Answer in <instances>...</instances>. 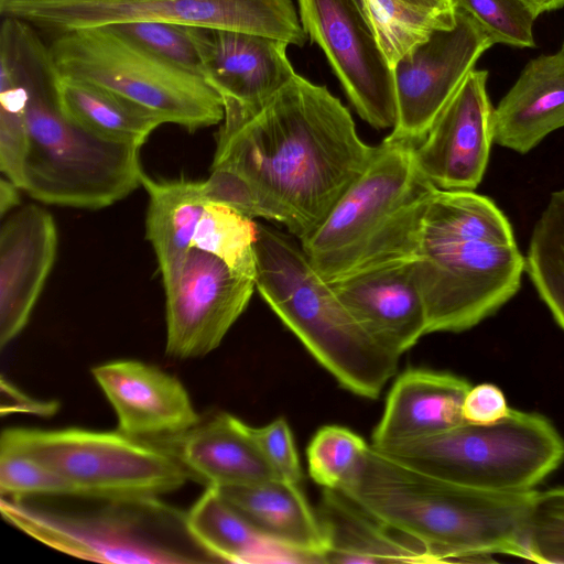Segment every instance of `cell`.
<instances>
[{
    "instance_id": "obj_1",
    "label": "cell",
    "mask_w": 564,
    "mask_h": 564,
    "mask_svg": "<svg viewBox=\"0 0 564 564\" xmlns=\"http://www.w3.org/2000/svg\"><path fill=\"white\" fill-rule=\"evenodd\" d=\"M212 165L250 185L261 218L300 240L366 169L377 147L358 135L349 110L325 86L296 74L252 118L217 133Z\"/></svg>"
},
{
    "instance_id": "obj_2",
    "label": "cell",
    "mask_w": 564,
    "mask_h": 564,
    "mask_svg": "<svg viewBox=\"0 0 564 564\" xmlns=\"http://www.w3.org/2000/svg\"><path fill=\"white\" fill-rule=\"evenodd\" d=\"M339 491L422 544L436 563L527 556L534 489L496 492L456 485L404 466L370 445L359 471Z\"/></svg>"
},
{
    "instance_id": "obj_3",
    "label": "cell",
    "mask_w": 564,
    "mask_h": 564,
    "mask_svg": "<svg viewBox=\"0 0 564 564\" xmlns=\"http://www.w3.org/2000/svg\"><path fill=\"white\" fill-rule=\"evenodd\" d=\"M0 45L11 53L28 93L22 191L47 205L101 209L137 189L141 148L104 139L64 116L48 47L32 25L3 18Z\"/></svg>"
},
{
    "instance_id": "obj_4",
    "label": "cell",
    "mask_w": 564,
    "mask_h": 564,
    "mask_svg": "<svg viewBox=\"0 0 564 564\" xmlns=\"http://www.w3.org/2000/svg\"><path fill=\"white\" fill-rule=\"evenodd\" d=\"M415 147L386 138L301 248L328 283L413 260L425 208L437 187L421 172Z\"/></svg>"
},
{
    "instance_id": "obj_5",
    "label": "cell",
    "mask_w": 564,
    "mask_h": 564,
    "mask_svg": "<svg viewBox=\"0 0 564 564\" xmlns=\"http://www.w3.org/2000/svg\"><path fill=\"white\" fill-rule=\"evenodd\" d=\"M256 289L315 360L348 391L377 399L400 357L378 344L290 237L258 224Z\"/></svg>"
},
{
    "instance_id": "obj_6",
    "label": "cell",
    "mask_w": 564,
    "mask_h": 564,
    "mask_svg": "<svg viewBox=\"0 0 564 564\" xmlns=\"http://www.w3.org/2000/svg\"><path fill=\"white\" fill-rule=\"evenodd\" d=\"M372 447L438 479L496 492L533 490L564 460V440L554 425L514 409L492 424L465 422L429 437Z\"/></svg>"
},
{
    "instance_id": "obj_7",
    "label": "cell",
    "mask_w": 564,
    "mask_h": 564,
    "mask_svg": "<svg viewBox=\"0 0 564 564\" xmlns=\"http://www.w3.org/2000/svg\"><path fill=\"white\" fill-rule=\"evenodd\" d=\"M2 517L30 536L66 554L101 563L214 561L195 541L186 513L159 498L106 500L95 511L42 509L1 498Z\"/></svg>"
},
{
    "instance_id": "obj_8",
    "label": "cell",
    "mask_w": 564,
    "mask_h": 564,
    "mask_svg": "<svg viewBox=\"0 0 564 564\" xmlns=\"http://www.w3.org/2000/svg\"><path fill=\"white\" fill-rule=\"evenodd\" d=\"M48 47L54 72L116 93L193 132L224 119L219 95L200 75L183 69L111 25L58 33Z\"/></svg>"
},
{
    "instance_id": "obj_9",
    "label": "cell",
    "mask_w": 564,
    "mask_h": 564,
    "mask_svg": "<svg viewBox=\"0 0 564 564\" xmlns=\"http://www.w3.org/2000/svg\"><path fill=\"white\" fill-rule=\"evenodd\" d=\"M0 440L34 454L66 484L69 496L79 498H159L191 476L164 446L120 431L12 427Z\"/></svg>"
},
{
    "instance_id": "obj_10",
    "label": "cell",
    "mask_w": 564,
    "mask_h": 564,
    "mask_svg": "<svg viewBox=\"0 0 564 564\" xmlns=\"http://www.w3.org/2000/svg\"><path fill=\"white\" fill-rule=\"evenodd\" d=\"M2 18L57 34L135 21L254 33L303 46L293 0H0Z\"/></svg>"
},
{
    "instance_id": "obj_11",
    "label": "cell",
    "mask_w": 564,
    "mask_h": 564,
    "mask_svg": "<svg viewBox=\"0 0 564 564\" xmlns=\"http://www.w3.org/2000/svg\"><path fill=\"white\" fill-rule=\"evenodd\" d=\"M427 334L459 333L494 315L521 288L525 258L517 243H421L412 260Z\"/></svg>"
},
{
    "instance_id": "obj_12",
    "label": "cell",
    "mask_w": 564,
    "mask_h": 564,
    "mask_svg": "<svg viewBox=\"0 0 564 564\" xmlns=\"http://www.w3.org/2000/svg\"><path fill=\"white\" fill-rule=\"evenodd\" d=\"M304 32L327 57L362 120L393 128L397 102L390 66L361 0H297Z\"/></svg>"
},
{
    "instance_id": "obj_13",
    "label": "cell",
    "mask_w": 564,
    "mask_h": 564,
    "mask_svg": "<svg viewBox=\"0 0 564 564\" xmlns=\"http://www.w3.org/2000/svg\"><path fill=\"white\" fill-rule=\"evenodd\" d=\"M494 45L465 11L455 24L435 29L392 66L397 121L387 137L416 147L479 57Z\"/></svg>"
},
{
    "instance_id": "obj_14",
    "label": "cell",
    "mask_w": 564,
    "mask_h": 564,
    "mask_svg": "<svg viewBox=\"0 0 564 564\" xmlns=\"http://www.w3.org/2000/svg\"><path fill=\"white\" fill-rule=\"evenodd\" d=\"M254 279L192 248L178 282L165 291L166 355L189 359L216 349L248 306Z\"/></svg>"
},
{
    "instance_id": "obj_15",
    "label": "cell",
    "mask_w": 564,
    "mask_h": 564,
    "mask_svg": "<svg viewBox=\"0 0 564 564\" xmlns=\"http://www.w3.org/2000/svg\"><path fill=\"white\" fill-rule=\"evenodd\" d=\"M192 28L202 75L219 95L228 133L252 118L295 75L289 43L254 33Z\"/></svg>"
},
{
    "instance_id": "obj_16",
    "label": "cell",
    "mask_w": 564,
    "mask_h": 564,
    "mask_svg": "<svg viewBox=\"0 0 564 564\" xmlns=\"http://www.w3.org/2000/svg\"><path fill=\"white\" fill-rule=\"evenodd\" d=\"M487 70L473 69L414 149L421 172L441 189L474 191L494 143V107Z\"/></svg>"
},
{
    "instance_id": "obj_17",
    "label": "cell",
    "mask_w": 564,
    "mask_h": 564,
    "mask_svg": "<svg viewBox=\"0 0 564 564\" xmlns=\"http://www.w3.org/2000/svg\"><path fill=\"white\" fill-rule=\"evenodd\" d=\"M55 220L45 208L28 204L4 218L0 228V346L28 324L57 253Z\"/></svg>"
},
{
    "instance_id": "obj_18",
    "label": "cell",
    "mask_w": 564,
    "mask_h": 564,
    "mask_svg": "<svg viewBox=\"0 0 564 564\" xmlns=\"http://www.w3.org/2000/svg\"><path fill=\"white\" fill-rule=\"evenodd\" d=\"M91 373L113 408L120 432L143 440L180 435L199 423L181 381L138 360L98 365Z\"/></svg>"
},
{
    "instance_id": "obj_19",
    "label": "cell",
    "mask_w": 564,
    "mask_h": 564,
    "mask_svg": "<svg viewBox=\"0 0 564 564\" xmlns=\"http://www.w3.org/2000/svg\"><path fill=\"white\" fill-rule=\"evenodd\" d=\"M329 284L364 329L392 354L401 357L427 335L412 260L356 272Z\"/></svg>"
},
{
    "instance_id": "obj_20",
    "label": "cell",
    "mask_w": 564,
    "mask_h": 564,
    "mask_svg": "<svg viewBox=\"0 0 564 564\" xmlns=\"http://www.w3.org/2000/svg\"><path fill=\"white\" fill-rule=\"evenodd\" d=\"M471 386L448 372L408 369L390 389L371 445L384 447L429 437L465 423L464 399Z\"/></svg>"
},
{
    "instance_id": "obj_21",
    "label": "cell",
    "mask_w": 564,
    "mask_h": 564,
    "mask_svg": "<svg viewBox=\"0 0 564 564\" xmlns=\"http://www.w3.org/2000/svg\"><path fill=\"white\" fill-rule=\"evenodd\" d=\"M191 476L207 486H246L280 479L254 442L250 425L229 413L174 436L162 437Z\"/></svg>"
},
{
    "instance_id": "obj_22",
    "label": "cell",
    "mask_w": 564,
    "mask_h": 564,
    "mask_svg": "<svg viewBox=\"0 0 564 564\" xmlns=\"http://www.w3.org/2000/svg\"><path fill=\"white\" fill-rule=\"evenodd\" d=\"M564 128V48L531 59L494 108V143L525 154Z\"/></svg>"
},
{
    "instance_id": "obj_23",
    "label": "cell",
    "mask_w": 564,
    "mask_h": 564,
    "mask_svg": "<svg viewBox=\"0 0 564 564\" xmlns=\"http://www.w3.org/2000/svg\"><path fill=\"white\" fill-rule=\"evenodd\" d=\"M317 514L328 542L324 563H436L422 544L388 528L339 490L324 488Z\"/></svg>"
},
{
    "instance_id": "obj_24",
    "label": "cell",
    "mask_w": 564,
    "mask_h": 564,
    "mask_svg": "<svg viewBox=\"0 0 564 564\" xmlns=\"http://www.w3.org/2000/svg\"><path fill=\"white\" fill-rule=\"evenodd\" d=\"M218 489L267 536L310 556L315 563H324L328 547L326 532L299 484L271 479Z\"/></svg>"
},
{
    "instance_id": "obj_25",
    "label": "cell",
    "mask_w": 564,
    "mask_h": 564,
    "mask_svg": "<svg viewBox=\"0 0 564 564\" xmlns=\"http://www.w3.org/2000/svg\"><path fill=\"white\" fill-rule=\"evenodd\" d=\"M149 198L145 237L150 241L164 291L178 282L192 241L207 204L203 181L154 180L142 173Z\"/></svg>"
},
{
    "instance_id": "obj_26",
    "label": "cell",
    "mask_w": 564,
    "mask_h": 564,
    "mask_svg": "<svg viewBox=\"0 0 564 564\" xmlns=\"http://www.w3.org/2000/svg\"><path fill=\"white\" fill-rule=\"evenodd\" d=\"M186 524L195 541L215 562L315 563L310 556L262 533L214 486H207L186 512Z\"/></svg>"
},
{
    "instance_id": "obj_27",
    "label": "cell",
    "mask_w": 564,
    "mask_h": 564,
    "mask_svg": "<svg viewBox=\"0 0 564 564\" xmlns=\"http://www.w3.org/2000/svg\"><path fill=\"white\" fill-rule=\"evenodd\" d=\"M54 87L66 118L110 141L141 148L151 133L165 123L145 107L89 83L55 73Z\"/></svg>"
},
{
    "instance_id": "obj_28",
    "label": "cell",
    "mask_w": 564,
    "mask_h": 564,
    "mask_svg": "<svg viewBox=\"0 0 564 564\" xmlns=\"http://www.w3.org/2000/svg\"><path fill=\"white\" fill-rule=\"evenodd\" d=\"M455 240L516 243L511 223L491 198L468 189L437 188L425 208L417 247Z\"/></svg>"
},
{
    "instance_id": "obj_29",
    "label": "cell",
    "mask_w": 564,
    "mask_h": 564,
    "mask_svg": "<svg viewBox=\"0 0 564 564\" xmlns=\"http://www.w3.org/2000/svg\"><path fill=\"white\" fill-rule=\"evenodd\" d=\"M525 258V273L564 330V188L551 193L536 219Z\"/></svg>"
},
{
    "instance_id": "obj_30",
    "label": "cell",
    "mask_w": 564,
    "mask_h": 564,
    "mask_svg": "<svg viewBox=\"0 0 564 564\" xmlns=\"http://www.w3.org/2000/svg\"><path fill=\"white\" fill-rule=\"evenodd\" d=\"M257 236L258 223L252 218L226 205L207 202L192 248L208 252L232 270L254 279Z\"/></svg>"
},
{
    "instance_id": "obj_31",
    "label": "cell",
    "mask_w": 564,
    "mask_h": 564,
    "mask_svg": "<svg viewBox=\"0 0 564 564\" xmlns=\"http://www.w3.org/2000/svg\"><path fill=\"white\" fill-rule=\"evenodd\" d=\"M361 3L391 67L435 29L455 24V14L423 11L400 0H361Z\"/></svg>"
},
{
    "instance_id": "obj_32",
    "label": "cell",
    "mask_w": 564,
    "mask_h": 564,
    "mask_svg": "<svg viewBox=\"0 0 564 564\" xmlns=\"http://www.w3.org/2000/svg\"><path fill=\"white\" fill-rule=\"evenodd\" d=\"M28 93L20 70L0 48V171L22 189L28 150Z\"/></svg>"
},
{
    "instance_id": "obj_33",
    "label": "cell",
    "mask_w": 564,
    "mask_h": 564,
    "mask_svg": "<svg viewBox=\"0 0 564 564\" xmlns=\"http://www.w3.org/2000/svg\"><path fill=\"white\" fill-rule=\"evenodd\" d=\"M369 446L349 429L325 425L307 446L308 474L323 488L341 490L359 471Z\"/></svg>"
},
{
    "instance_id": "obj_34",
    "label": "cell",
    "mask_w": 564,
    "mask_h": 564,
    "mask_svg": "<svg viewBox=\"0 0 564 564\" xmlns=\"http://www.w3.org/2000/svg\"><path fill=\"white\" fill-rule=\"evenodd\" d=\"M0 492L11 499L69 496L66 484L28 449L0 440Z\"/></svg>"
},
{
    "instance_id": "obj_35",
    "label": "cell",
    "mask_w": 564,
    "mask_h": 564,
    "mask_svg": "<svg viewBox=\"0 0 564 564\" xmlns=\"http://www.w3.org/2000/svg\"><path fill=\"white\" fill-rule=\"evenodd\" d=\"M454 9L468 13L495 44L535 47L536 17L523 0H451Z\"/></svg>"
},
{
    "instance_id": "obj_36",
    "label": "cell",
    "mask_w": 564,
    "mask_h": 564,
    "mask_svg": "<svg viewBox=\"0 0 564 564\" xmlns=\"http://www.w3.org/2000/svg\"><path fill=\"white\" fill-rule=\"evenodd\" d=\"M525 560L564 564V488L536 491L525 534Z\"/></svg>"
},
{
    "instance_id": "obj_37",
    "label": "cell",
    "mask_w": 564,
    "mask_h": 564,
    "mask_svg": "<svg viewBox=\"0 0 564 564\" xmlns=\"http://www.w3.org/2000/svg\"><path fill=\"white\" fill-rule=\"evenodd\" d=\"M111 26L163 59L203 77L202 61L191 26L154 21Z\"/></svg>"
},
{
    "instance_id": "obj_38",
    "label": "cell",
    "mask_w": 564,
    "mask_h": 564,
    "mask_svg": "<svg viewBox=\"0 0 564 564\" xmlns=\"http://www.w3.org/2000/svg\"><path fill=\"white\" fill-rule=\"evenodd\" d=\"M250 433L276 476L300 485L303 474L288 421L278 417L261 427L250 426Z\"/></svg>"
},
{
    "instance_id": "obj_39",
    "label": "cell",
    "mask_w": 564,
    "mask_h": 564,
    "mask_svg": "<svg viewBox=\"0 0 564 564\" xmlns=\"http://www.w3.org/2000/svg\"><path fill=\"white\" fill-rule=\"evenodd\" d=\"M509 410L505 394L491 383L470 387L463 403L465 422L476 425L496 423L505 417Z\"/></svg>"
},
{
    "instance_id": "obj_40",
    "label": "cell",
    "mask_w": 564,
    "mask_h": 564,
    "mask_svg": "<svg viewBox=\"0 0 564 564\" xmlns=\"http://www.w3.org/2000/svg\"><path fill=\"white\" fill-rule=\"evenodd\" d=\"M58 409L55 401H42L26 395L11 382L1 378V414L13 412L52 416Z\"/></svg>"
},
{
    "instance_id": "obj_41",
    "label": "cell",
    "mask_w": 564,
    "mask_h": 564,
    "mask_svg": "<svg viewBox=\"0 0 564 564\" xmlns=\"http://www.w3.org/2000/svg\"><path fill=\"white\" fill-rule=\"evenodd\" d=\"M19 187L2 176L0 178V216L4 218L20 205Z\"/></svg>"
},
{
    "instance_id": "obj_42",
    "label": "cell",
    "mask_w": 564,
    "mask_h": 564,
    "mask_svg": "<svg viewBox=\"0 0 564 564\" xmlns=\"http://www.w3.org/2000/svg\"><path fill=\"white\" fill-rule=\"evenodd\" d=\"M401 2L429 12L442 13V14H455L451 0H400Z\"/></svg>"
},
{
    "instance_id": "obj_43",
    "label": "cell",
    "mask_w": 564,
    "mask_h": 564,
    "mask_svg": "<svg viewBox=\"0 0 564 564\" xmlns=\"http://www.w3.org/2000/svg\"><path fill=\"white\" fill-rule=\"evenodd\" d=\"M538 18L540 14L557 10L564 6V0H523Z\"/></svg>"
},
{
    "instance_id": "obj_44",
    "label": "cell",
    "mask_w": 564,
    "mask_h": 564,
    "mask_svg": "<svg viewBox=\"0 0 564 564\" xmlns=\"http://www.w3.org/2000/svg\"><path fill=\"white\" fill-rule=\"evenodd\" d=\"M562 48H564V42H563V46H562Z\"/></svg>"
}]
</instances>
